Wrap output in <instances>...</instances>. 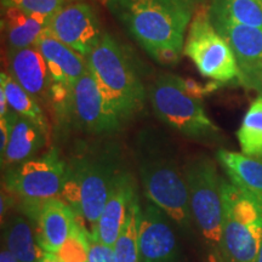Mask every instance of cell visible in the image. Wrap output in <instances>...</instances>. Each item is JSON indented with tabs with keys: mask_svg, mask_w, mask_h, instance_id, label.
<instances>
[{
	"mask_svg": "<svg viewBox=\"0 0 262 262\" xmlns=\"http://www.w3.org/2000/svg\"><path fill=\"white\" fill-rule=\"evenodd\" d=\"M183 54L194 63L202 77L221 84L239 79L233 50L212 25L208 6L201 5L193 14Z\"/></svg>",
	"mask_w": 262,
	"mask_h": 262,
	"instance_id": "obj_8",
	"label": "cell"
},
{
	"mask_svg": "<svg viewBox=\"0 0 262 262\" xmlns=\"http://www.w3.org/2000/svg\"><path fill=\"white\" fill-rule=\"evenodd\" d=\"M189 209L202 237L209 248H219L221 241L224 202L222 178L215 163L206 156H196L183 165Z\"/></svg>",
	"mask_w": 262,
	"mask_h": 262,
	"instance_id": "obj_7",
	"label": "cell"
},
{
	"mask_svg": "<svg viewBox=\"0 0 262 262\" xmlns=\"http://www.w3.org/2000/svg\"><path fill=\"white\" fill-rule=\"evenodd\" d=\"M39 262H62L58 257L57 254H52V253H44L42 257L40 258Z\"/></svg>",
	"mask_w": 262,
	"mask_h": 262,
	"instance_id": "obj_33",
	"label": "cell"
},
{
	"mask_svg": "<svg viewBox=\"0 0 262 262\" xmlns=\"http://www.w3.org/2000/svg\"><path fill=\"white\" fill-rule=\"evenodd\" d=\"M137 44L160 64L178 63L192 15L173 0H104Z\"/></svg>",
	"mask_w": 262,
	"mask_h": 262,
	"instance_id": "obj_1",
	"label": "cell"
},
{
	"mask_svg": "<svg viewBox=\"0 0 262 262\" xmlns=\"http://www.w3.org/2000/svg\"><path fill=\"white\" fill-rule=\"evenodd\" d=\"M180 81H181L182 88L185 89L186 93H188L189 95H192V96L196 98H202L205 95L214 93L215 90H217L221 86V83L214 80H211L208 84H201L196 83L193 79H186V78L180 77Z\"/></svg>",
	"mask_w": 262,
	"mask_h": 262,
	"instance_id": "obj_28",
	"label": "cell"
},
{
	"mask_svg": "<svg viewBox=\"0 0 262 262\" xmlns=\"http://www.w3.org/2000/svg\"><path fill=\"white\" fill-rule=\"evenodd\" d=\"M49 135L27 118L18 116L14 126L9 145L4 156L0 157L3 168H12L35 158L40 150L47 146Z\"/></svg>",
	"mask_w": 262,
	"mask_h": 262,
	"instance_id": "obj_20",
	"label": "cell"
},
{
	"mask_svg": "<svg viewBox=\"0 0 262 262\" xmlns=\"http://www.w3.org/2000/svg\"><path fill=\"white\" fill-rule=\"evenodd\" d=\"M49 16L32 14L16 8L2 10V32L6 50H18L37 44L41 33L49 27Z\"/></svg>",
	"mask_w": 262,
	"mask_h": 262,
	"instance_id": "obj_18",
	"label": "cell"
},
{
	"mask_svg": "<svg viewBox=\"0 0 262 262\" xmlns=\"http://www.w3.org/2000/svg\"><path fill=\"white\" fill-rule=\"evenodd\" d=\"M88 243H89V262H114L113 247L102 243L100 239L94 237L88 231Z\"/></svg>",
	"mask_w": 262,
	"mask_h": 262,
	"instance_id": "obj_27",
	"label": "cell"
},
{
	"mask_svg": "<svg viewBox=\"0 0 262 262\" xmlns=\"http://www.w3.org/2000/svg\"><path fill=\"white\" fill-rule=\"evenodd\" d=\"M169 216L159 206L147 202L139 217L141 262H176L179 248Z\"/></svg>",
	"mask_w": 262,
	"mask_h": 262,
	"instance_id": "obj_14",
	"label": "cell"
},
{
	"mask_svg": "<svg viewBox=\"0 0 262 262\" xmlns=\"http://www.w3.org/2000/svg\"><path fill=\"white\" fill-rule=\"evenodd\" d=\"M0 88H3V90L5 91L6 98L12 111L37 124L49 135L50 126L41 110V104L32 95H29L11 75L5 72H2L0 74Z\"/></svg>",
	"mask_w": 262,
	"mask_h": 262,
	"instance_id": "obj_23",
	"label": "cell"
},
{
	"mask_svg": "<svg viewBox=\"0 0 262 262\" xmlns=\"http://www.w3.org/2000/svg\"><path fill=\"white\" fill-rule=\"evenodd\" d=\"M210 19L233 50L239 68L238 83L262 96V29Z\"/></svg>",
	"mask_w": 262,
	"mask_h": 262,
	"instance_id": "obj_12",
	"label": "cell"
},
{
	"mask_svg": "<svg viewBox=\"0 0 262 262\" xmlns=\"http://www.w3.org/2000/svg\"><path fill=\"white\" fill-rule=\"evenodd\" d=\"M85 262H89V260H88V261H85Z\"/></svg>",
	"mask_w": 262,
	"mask_h": 262,
	"instance_id": "obj_35",
	"label": "cell"
},
{
	"mask_svg": "<svg viewBox=\"0 0 262 262\" xmlns=\"http://www.w3.org/2000/svg\"><path fill=\"white\" fill-rule=\"evenodd\" d=\"M14 204V199L9 195V193L3 192L2 193V222H4V216L6 211L9 210V208Z\"/></svg>",
	"mask_w": 262,
	"mask_h": 262,
	"instance_id": "obj_31",
	"label": "cell"
},
{
	"mask_svg": "<svg viewBox=\"0 0 262 262\" xmlns=\"http://www.w3.org/2000/svg\"><path fill=\"white\" fill-rule=\"evenodd\" d=\"M48 28L58 40L84 57L89 56L104 34L93 6L78 0L58 10Z\"/></svg>",
	"mask_w": 262,
	"mask_h": 262,
	"instance_id": "obj_11",
	"label": "cell"
},
{
	"mask_svg": "<svg viewBox=\"0 0 262 262\" xmlns=\"http://www.w3.org/2000/svg\"><path fill=\"white\" fill-rule=\"evenodd\" d=\"M135 195L133 178L124 171L104 204L96 229L93 233L94 237L100 239L102 243L113 247L125 225L130 204Z\"/></svg>",
	"mask_w": 262,
	"mask_h": 262,
	"instance_id": "obj_17",
	"label": "cell"
},
{
	"mask_svg": "<svg viewBox=\"0 0 262 262\" xmlns=\"http://www.w3.org/2000/svg\"><path fill=\"white\" fill-rule=\"evenodd\" d=\"M6 61L8 73L41 106H49L52 80L47 61L39 49L33 45L18 50H6Z\"/></svg>",
	"mask_w": 262,
	"mask_h": 262,
	"instance_id": "obj_15",
	"label": "cell"
},
{
	"mask_svg": "<svg viewBox=\"0 0 262 262\" xmlns=\"http://www.w3.org/2000/svg\"><path fill=\"white\" fill-rule=\"evenodd\" d=\"M173 2L180 6L183 11H186L187 14L193 16L195 10L201 5H203V2H204V0H173Z\"/></svg>",
	"mask_w": 262,
	"mask_h": 262,
	"instance_id": "obj_29",
	"label": "cell"
},
{
	"mask_svg": "<svg viewBox=\"0 0 262 262\" xmlns=\"http://www.w3.org/2000/svg\"><path fill=\"white\" fill-rule=\"evenodd\" d=\"M135 158L148 201L176 225L188 229L193 219L187 185L183 168H180L168 140L152 130L142 131L135 143Z\"/></svg>",
	"mask_w": 262,
	"mask_h": 262,
	"instance_id": "obj_3",
	"label": "cell"
},
{
	"mask_svg": "<svg viewBox=\"0 0 262 262\" xmlns=\"http://www.w3.org/2000/svg\"><path fill=\"white\" fill-rule=\"evenodd\" d=\"M35 47L47 61L52 83L73 85L88 71L86 57L63 44L47 28Z\"/></svg>",
	"mask_w": 262,
	"mask_h": 262,
	"instance_id": "obj_16",
	"label": "cell"
},
{
	"mask_svg": "<svg viewBox=\"0 0 262 262\" xmlns=\"http://www.w3.org/2000/svg\"><path fill=\"white\" fill-rule=\"evenodd\" d=\"M209 16L262 29V0H211Z\"/></svg>",
	"mask_w": 262,
	"mask_h": 262,
	"instance_id": "obj_22",
	"label": "cell"
},
{
	"mask_svg": "<svg viewBox=\"0 0 262 262\" xmlns=\"http://www.w3.org/2000/svg\"><path fill=\"white\" fill-rule=\"evenodd\" d=\"M88 68L124 125L145 106L147 93L125 48L104 33L86 57Z\"/></svg>",
	"mask_w": 262,
	"mask_h": 262,
	"instance_id": "obj_4",
	"label": "cell"
},
{
	"mask_svg": "<svg viewBox=\"0 0 262 262\" xmlns=\"http://www.w3.org/2000/svg\"><path fill=\"white\" fill-rule=\"evenodd\" d=\"M216 159L229 181L262 205V159L228 149H219Z\"/></svg>",
	"mask_w": 262,
	"mask_h": 262,
	"instance_id": "obj_19",
	"label": "cell"
},
{
	"mask_svg": "<svg viewBox=\"0 0 262 262\" xmlns=\"http://www.w3.org/2000/svg\"><path fill=\"white\" fill-rule=\"evenodd\" d=\"M72 119L80 130L95 135L117 133L123 126L89 68L72 85Z\"/></svg>",
	"mask_w": 262,
	"mask_h": 262,
	"instance_id": "obj_10",
	"label": "cell"
},
{
	"mask_svg": "<svg viewBox=\"0 0 262 262\" xmlns=\"http://www.w3.org/2000/svg\"><path fill=\"white\" fill-rule=\"evenodd\" d=\"M148 98L160 122L182 136L206 142L221 137L220 129L205 112L202 98L186 93L179 75H157L148 88Z\"/></svg>",
	"mask_w": 262,
	"mask_h": 262,
	"instance_id": "obj_5",
	"label": "cell"
},
{
	"mask_svg": "<svg viewBox=\"0 0 262 262\" xmlns=\"http://www.w3.org/2000/svg\"><path fill=\"white\" fill-rule=\"evenodd\" d=\"M206 262H226L222 256L219 248H209L208 255H206Z\"/></svg>",
	"mask_w": 262,
	"mask_h": 262,
	"instance_id": "obj_30",
	"label": "cell"
},
{
	"mask_svg": "<svg viewBox=\"0 0 262 262\" xmlns=\"http://www.w3.org/2000/svg\"><path fill=\"white\" fill-rule=\"evenodd\" d=\"M221 241L219 250L226 262H255L262 245V205L222 179Z\"/></svg>",
	"mask_w": 262,
	"mask_h": 262,
	"instance_id": "obj_6",
	"label": "cell"
},
{
	"mask_svg": "<svg viewBox=\"0 0 262 262\" xmlns=\"http://www.w3.org/2000/svg\"><path fill=\"white\" fill-rule=\"evenodd\" d=\"M242 153L262 159V96L253 101L237 131Z\"/></svg>",
	"mask_w": 262,
	"mask_h": 262,
	"instance_id": "obj_24",
	"label": "cell"
},
{
	"mask_svg": "<svg viewBox=\"0 0 262 262\" xmlns=\"http://www.w3.org/2000/svg\"><path fill=\"white\" fill-rule=\"evenodd\" d=\"M255 262H262V245H261V248H260V251H258L256 261H255Z\"/></svg>",
	"mask_w": 262,
	"mask_h": 262,
	"instance_id": "obj_34",
	"label": "cell"
},
{
	"mask_svg": "<svg viewBox=\"0 0 262 262\" xmlns=\"http://www.w3.org/2000/svg\"><path fill=\"white\" fill-rule=\"evenodd\" d=\"M0 262H18V260L12 255L8 248L3 245L2 251H0Z\"/></svg>",
	"mask_w": 262,
	"mask_h": 262,
	"instance_id": "obj_32",
	"label": "cell"
},
{
	"mask_svg": "<svg viewBox=\"0 0 262 262\" xmlns=\"http://www.w3.org/2000/svg\"><path fill=\"white\" fill-rule=\"evenodd\" d=\"M141 205L137 195L131 202L125 225L113 245L114 262H141L139 249V217Z\"/></svg>",
	"mask_w": 262,
	"mask_h": 262,
	"instance_id": "obj_25",
	"label": "cell"
},
{
	"mask_svg": "<svg viewBox=\"0 0 262 262\" xmlns=\"http://www.w3.org/2000/svg\"><path fill=\"white\" fill-rule=\"evenodd\" d=\"M67 162L56 147L40 157L29 159L6 170L5 187L21 199L22 205L39 204L51 198H61Z\"/></svg>",
	"mask_w": 262,
	"mask_h": 262,
	"instance_id": "obj_9",
	"label": "cell"
},
{
	"mask_svg": "<svg viewBox=\"0 0 262 262\" xmlns=\"http://www.w3.org/2000/svg\"><path fill=\"white\" fill-rule=\"evenodd\" d=\"M73 2L75 0H2V9L16 8L52 17L58 10Z\"/></svg>",
	"mask_w": 262,
	"mask_h": 262,
	"instance_id": "obj_26",
	"label": "cell"
},
{
	"mask_svg": "<svg viewBox=\"0 0 262 262\" xmlns=\"http://www.w3.org/2000/svg\"><path fill=\"white\" fill-rule=\"evenodd\" d=\"M122 156L114 145L88 147L67 162L61 198L94 233L108 196L122 173Z\"/></svg>",
	"mask_w": 262,
	"mask_h": 262,
	"instance_id": "obj_2",
	"label": "cell"
},
{
	"mask_svg": "<svg viewBox=\"0 0 262 262\" xmlns=\"http://www.w3.org/2000/svg\"><path fill=\"white\" fill-rule=\"evenodd\" d=\"M31 222L26 215H15L3 229V245L11 251L18 262H39L45 253Z\"/></svg>",
	"mask_w": 262,
	"mask_h": 262,
	"instance_id": "obj_21",
	"label": "cell"
},
{
	"mask_svg": "<svg viewBox=\"0 0 262 262\" xmlns=\"http://www.w3.org/2000/svg\"><path fill=\"white\" fill-rule=\"evenodd\" d=\"M24 214L35 224L38 242L45 253L57 254L77 224V216L63 199L51 198L39 204L22 205Z\"/></svg>",
	"mask_w": 262,
	"mask_h": 262,
	"instance_id": "obj_13",
	"label": "cell"
}]
</instances>
